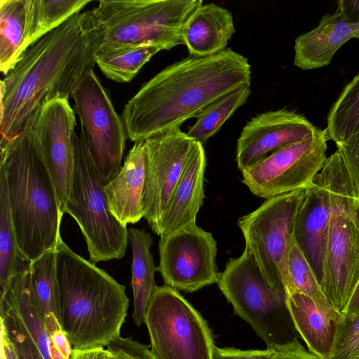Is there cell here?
Listing matches in <instances>:
<instances>
[{"label":"cell","instance_id":"30","mask_svg":"<svg viewBox=\"0 0 359 359\" xmlns=\"http://www.w3.org/2000/svg\"><path fill=\"white\" fill-rule=\"evenodd\" d=\"M250 93V85H243L219 97L195 116L196 122L189 128L187 135L203 146L247 102Z\"/></svg>","mask_w":359,"mask_h":359},{"label":"cell","instance_id":"2","mask_svg":"<svg viewBox=\"0 0 359 359\" xmlns=\"http://www.w3.org/2000/svg\"><path fill=\"white\" fill-rule=\"evenodd\" d=\"M250 82L248 59L231 48L184 58L144 83L126 103L121 118L127 137L136 143L180 129L208 104Z\"/></svg>","mask_w":359,"mask_h":359},{"label":"cell","instance_id":"6","mask_svg":"<svg viewBox=\"0 0 359 359\" xmlns=\"http://www.w3.org/2000/svg\"><path fill=\"white\" fill-rule=\"evenodd\" d=\"M202 0H101L93 8L102 30L100 48L184 44L182 32Z\"/></svg>","mask_w":359,"mask_h":359},{"label":"cell","instance_id":"16","mask_svg":"<svg viewBox=\"0 0 359 359\" xmlns=\"http://www.w3.org/2000/svg\"><path fill=\"white\" fill-rule=\"evenodd\" d=\"M318 128L305 116L285 109L262 113L249 121L238 139L236 161L241 170L287 145L313 136Z\"/></svg>","mask_w":359,"mask_h":359},{"label":"cell","instance_id":"42","mask_svg":"<svg viewBox=\"0 0 359 359\" xmlns=\"http://www.w3.org/2000/svg\"><path fill=\"white\" fill-rule=\"evenodd\" d=\"M359 312V280L349 299L344 313H353Z\"/></svg>","mask_w":359,"mask_h":359},{"label":"cell","instance_id":"15","mask_svg":"<svg viewBox=\"0 0 359 359\" xmlns=\"http://www.w3.org/2000/svg\"><path fill=\"white\" fill-rule=\"evenodd\" d=\"M29 125L53 179L63 216L74 168L75 111L69 99L55 98L44 103Z\"/></svg>","mask_w":359,"mask_h":359},{"label":"cell","instance_id":"8","mask_svg":"<svg viewBox=\"0 0 359 359\" xmlns=\"http://www.w3.org/2000/svg\"><path fill=\"white\" fill-rule=\"evenodd\" d=\"M74 168L65 213L77 222L85 238L90 261L121 259L128 241L127 226L111 213L83 133L74 137Z\"/></svg>","mask_w":359,"mask_h":359},{"label":"cell","instance_id":"29","mask_svg":"<svg viewBox=\"0 0 359 359\" xmlns=\"http://www.w3.org/2000/svg\"><path fill=\"white\" fill-rule=\"evenodd\" d=\"M160 50L159 47L152 45L100 48L95 56V62L106 77L126 83L131 81L143 65Z\"/></svg>","mask_w":359,"mask_h":359},{"label":"cell","instance_id":"41","mask_svg":"<svg viewBox=\"0 0 359 359\" xmlns=\"http://www.w3.org/2000/svg\"><path fill=\"white\" fill-rule=\"evenodd\" d=\"M0 359H19L4 325L0 323Z\"/></svg>","mask_w":359,"mask_h":359},{"label":"cell","instance_id":"17","mask_svg":"<svg viewBox=\"0 0 359 359\" xmlns=\"http://www.w3.org/2000/svg\"><path fill=\"white\" fill-rule=\"evenodd\" d=\"M330 213V191L320 170L305 187L294 230V238L320 284Z\"/></svg>","mask_w":359,"mask_h":359},{"label":"cell","instance_id":"14","mask_svg":"<svg viewBox=\"0 0 359 359\" xmlns=\"http://www.w3.org/2000/svg\"><path fill=\"white\" fill-rule=\"evenodd\" d=\"M196 142L180 129L169 130L144 140V218L158 236L163 215Z\"/></svg>","mask_w":359,"mask_h":359},{"label":"cell","instance_id":"39","mask_svg":"<svg viewBox=\"0 0 359 359\" xmlns=\"http://www.w3.org/2000/svg\"><path fill=\"white\" fill-rule=\"evenodd\" d=\"M337 11L344 20L353 23H359V0H339Z\"/></svg>","mask_w":359,"mask_h":359},{"label":"cell","instance_id":"36","mask_svg":"<svg viewBox=\"0 0 359 359\" xmlns=\"http://www.w3.org/2000/svg\"><path fill=\"white\" fill-rule=\"evenodd\" d=\"M274 350H240L235 348H219L214 346L212 359H271Z\"/></svg>","mask_w":359,"mask_h":359},{"label":"cell","instance_id":"40","mask_svg":"<svg viewBox=\"0 0 359 359\" xmlns=\"http://www.w3.org/2000/svg\"><path fill=\"white\" fill-rule=\"evenodd\" d=\"M70 359H112V356L104 347L88 349L73 348Z\"/></svg>","mask_w":359,"mask_h":359},{"label":"cell","instance_id":"18","mask_svg":"<svg viewBox=\"0 0 359 359\" xmlns=\"http://www.w3.org/2000/svg\"><path fill=\"white\" fill-rule=\"evenodd\" d=\"M56 248L49 250L30 263L32 294L50 339L61 359H69L72 346L62 326L60 296L57 276Z\"/></svg>","mask_w":359,"mask_h":359},{"label":"cell","instance_id":"33","mask_svg":"<svg viewBox=\"0 0 359 359\" xmlns=\"http://www.w3.org/2000/svg\"><path fill=\"white\" fill-rule=\"evenodd\" d=\"M0 323L4 325L19 359H45L16 315L3 304H0Z\"/></svg>","mask_w":359,"mask_h":359},{"label":"cell","instance_id":"43","mask_svg":"<svg viewBox=\"0 0 359 359\" xmlns=\"http://www.w3.org/2000/svg\"><path fill=\"white\" fill-rule=\"evenodd\" d=\"M112 359H113V358H112Z\"/></svg>","mask_w":359,"mask_h":359},{"label":"cell","instance_id":"11","mask_svg":"<svg viewBox=\"0 0 359 359\" xmlns=\"http://www.w3.org/2000/svg\"><path fill=\"white\" fill-rule=\"evenodd\" d=\"M81 133L102 182L106 184L119 171L128 138L122 118L93 69L71 95Z\"/></svg>","mask_w":359,"mask_h":359},{"label":"cell","instance_id":"5","mask_svg":"<svg viewBox=\"0 0 359 359\" xmlns=\"http://www.w3.org/2000/svg\"><path fill=\"white\" fill-rule=\"evenodd\" d=\"M330 195L331 213L320 285L328 302L344 313L359 280V189L339 150L321 170Z\"/></svg>","mask_w":359,"mask_h":359},{"label":"cell","instance_id":"7","mask_svg":"<svg viewBox=\"0 0 359 359\" xmlns=\"http://www.w3.org/2000/svg\"><path fill=\"white\" fill-rule=\"evenodd\" d=\"M218 286L235 314L245 320L263 339L268 349L297 338L287 306V295L266 280L255 259L245 248L237 258H230L220 274Z\"/></svg>","mask_w":359,"mask_h":359},{"label":"cell","instance_id":"37","mask_svg":"<svg viewBox=\"0 0 359 359\" xmlns=\"http://www.w3.org/2000/svg\"><path fill=\"white\" fill-rule=\"evenodd\" d=\"M350 174L359 189V134L337 147Z\"/></svg>","mask_w":359,"mask_h":359},{"label":"cell","instance_id":"27","mask_svg":"<svg viewBox=\"0 0 359 359\" xmlns=\"http://www.w3.org/2000/svg\"><path fill=\"white\" fill-rule=\"evenodd\" d=\"M89 0H29L28 21L22 54L41 38L80 13Z\"/></svg>","mask_w":359,"mask_h":359},{"label":"cell","instance_id":"19","mask_svg":"<svg viewBox=\"0 0 359 359\" xmlns=\"http://www.w3.org/2000/svg\"><path fill=\"white\" fill-rule=\"evenodd\" d=\"M205 167L203 146L196 142L163 215L160 236L196 223V215L205 197L203 182Z\"/></svg>","mask_w":359,"mask_h":359},{"label":"cell","instance_id":"4","mask_svg":"<svg viewBox=\"0 0 359 359\" xmlns=\"http://www.w3.org/2000/svg\"><path fill=\"white\" fill-rule=\"evenodd\" d=\"M9 206L18 247L32 262L55 249L62 220L55 185L29 125L0 144Z\"/></svg>","mask_w":359,"mask_h":359},{"label":"cell","instance_id":"38","mask_svg":"<svg viewBox=\"0 0 359 359\" xmlns=\"http://www.w3.org/2000/svg\"><path fill=\"white\" fill-rule=\"evenodd\" d=\"M271 359H322L317 355L307 351L297 338L274 349Z\"/></svg>","mask_w":359,"mask_h":359},{"label":"cell","instance_id":"21","mask_svg":"<svg viewBox=\"0 0 359 359\" xmlns=\"http://www.w3.org/2000/svg\"><path fill=\"white\" fill-rule=\"evenodd\" d=\"M353 38L359 39V23L346 21L337 10L326 14L316 28L295 39L294 64L303 70L326 67L337 50Z\"/></svg>","mask_w":359,"mask_h":359},{"label":"cell","instance_id":"9","mask_svg":"<svg viewBox=\"0 0 359 359\" xmlns=\"http://www.w3.org/2000/svg\"><path fill=\"white\" fill-rule=\"evenodd\" d=\"M144 323L156 359H212L215 344L211 330L178 291L157 286Z\"/></svg>","mask_w":359,"mask_h":359},{"label":"cell","instance_id":"13","mask_svg":"<svg viewBox=\"0 0 359 359\" xmlns=\"http://www.w3.org/2000/svg\"><path fill=\"white\" fill-rule=\"evenodd\" d=\"M159 264L164 285L177 291L194 292L217 283V242L196 223L160 236Z\"/></svg>","mask_w":359,"mask_h":359},{"label":"cell","instance_id":"26","mask_svg":"<svg viewBox=\"0 0 359 359\" xmlns=\"http://www.w3.org/2000/svg\"><path fill=\"white\" fill-rule=\"evenodd\" d=\"M29 0H0V70L5 75L22 55Z\"/></svg>","mask_w":359,"mask_h":359},{"label":"cell","instance_id":"22","mask_svg":"<svg viewBox=\"0 0 359 359\" xmlns=\"http://www.w3.org/2000/svg\"><path fill=\"white\" fill-rule=\"evenodd\" d=\"M236 32L232 14L215 4L200 5L184 25L182 36L190 56L216 55Z\"/></svg>","mask_w":359,"mask_h":359},{"label":"cell","instance_id":"28","mask_svg":"<svg viewBox=\"0 0 359 359\" xmlns=\"http://www.w3.org/2000/svg\"><path fill=\"white\" fill-rule=\"evenodd\" d=\"M30 263L18 245L5 173L0 168V291L12 276L29 268Z\"/></svg>","mask_w":359,"mask_h":359},{"label":"cell","instance_id":"12","mask_svg":"<svg viewBox=\"0 0 359 359\" xmlns=\"http://www.w3.org/2000/svg\"><path fill=\"white\" fill-rule=\"evenodd\" d=\"M327 135L311 137L283 147L241 171L242 182L255 196L269 198L304 189L327 161Z\"/></svg>","mask_w":359,"mask_h":359},{"label":"cell","instance_id":"20","mask_svg":"<svg viewBox=\"0 0 359 359\" xmlns=\"http://www.w3.org/2000/svg\"><path fill=\"white\" fill-rule=\"evenodd\" d=\"M145 180L144 141L135 143L118 173L104 187L109 208L123 225L144 217L142 198Z\"/></svg>","mask_w":359,"mask_h":359},{"label":"cell","instance_id":"34","mask_svg":"<svg viewBox=\"0 0 359 359\" xmlns=\"http://www.w3.org/2000/svg\"><path fill=\"white\" fill-rule=\"evenodd\" d=\"M329 359H359V312L343 314Z\"/></svg>","mask_w":359,"mask_h":359},{"label":"cell","instance_id":"24","mask_svg":"<svg viewBox=\"0 0 359 359\" xmlns=\"http://www.w3.org/2000/svg\"><path fill=\"white\" fill-rule=\"evenodd\" d=\"M0 304L5 305L16 315L44 358L61 359L53 348L45 324L34 303L30 287L29 267L12 276L0 291Z\"/></svg>","mask_w":359,"mask_h":359},{"label":"cell","instance_id":"10","mask_svg":"<svg viewBox=\"0 0 359 359\" xmlns=\"http://www.w3.org/2000/svg\"><path fill=\"white\" fill-rule=\"evenodd\" d=\"M304 194L305 188L266 198L258 208L238 221L245 248L269 285L281 292L286 293L283 283L288 254Z\"/></svg>","mask_w":359,"mask_h":359},{"label":"cell","instance_id":"32","mask_svg":"<svg viewBox=\"0 0 359 359\" xmlns=\"http://www.w3.org/2000/svg\"><path fill=\"white\" fill-rule=\"evenodd\" d=\"M283 284L287 295L294 292L304 294L311 298L325 311L333 315L343 314L335 310L328 302L314 271L294 236L288 254L287 272Z\"/></svg>","mask_w":359,"mask_h":359},{"label":"cell","instance_id":"31","mask_svg":"<svg viewBox=\"0 0 359 359\" xmlns=\"http://www.w3.org/2000/svg\"><path fill=\"white\" fill-rule=\"evenodd\" d=\"M325 130L327 138L337 147L359 134V73L332 106Z\"/></svg>","mask_w":359,"mask_h":359},{"label":"cell","instance_id":"25","mask_svg":"<svg viewBox=\"0 0 359 359\" xmlns=\"http://www.w3.org/2000/svg\"><path fill=\"white\" fill-rule=\"evenodd\" d=\"M128 237L133 253V319L135 325L140 327L144 322L149 302L157 287L154 279L157 266L150 252L154 243L152 236L144 229L130 228L128 231Z\"/></svg>","mask_w":359,"mask_h":359},{"label":"cell","instance_id":"23","mask_svg":"<svg viewBox=\"0 0 359 359\" xmlns=\"http://www.w3.org/2000/svg\"><path fill=\"white\" fill-rule=\"evenodd\" d=\"M287 306L294 328L309 351L322 359H329L344 313L331 314L319 307L311 298L299 292L287 295Z\"/></svg>","mask_w":359,"mask_h":359},{"label":"cell","instance_id":"35","mask_svg":"<svg viewBox=\"0 0 359 359\" xmlns=\"http://www.w3.org/2000/svg\"><path fill=\"white\" fill-rule=\"evenodd\" d=\"M113 359H156L149 346L119 336L107 346Z\"/></svg>","mask_w":359,"mask_h":359},{"label":"cell","instance_id":"1","mask_svg":"<svg viewBox=\"0 0 359 359\" xmlns=\"http://www.w3.org/2000/svg\"><path fill=\"white\" fill-rule=\"evenodd\" d=\"M102 34L93 9L80 12L22 54L1 81L0 144L21 133L44 103L71 97L94 69Z\"/></svg>","mask_w":359,"mask_h":359},{"label":"cell","instance_id":"3","mask_svg":"<svg viewBox=\"0 0 359 359\" xmlns=\"http://www.w3.org/2000/svg\"><path fill=\"white\" fill-rule=\"evenodd\" d=\"M57 276L63 330L73 348L107 346L120 336L128 313L125 286L73 252L60 237Z\"/></svg>","mask_w":359,"mask_h":359}]
</instances>
